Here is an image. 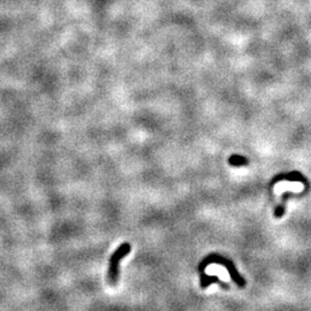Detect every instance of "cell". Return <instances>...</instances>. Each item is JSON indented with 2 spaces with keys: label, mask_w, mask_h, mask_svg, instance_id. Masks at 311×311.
Here are the masks:
<instances>
[{
  "label": "cell",
  "mask_w": 311,
  "mask_h": 311,
  "mask_svg": "<svg viewBox=\"0 0 311 311\" xmlns=\"http://www.w3.org/2000/svg\"><path fill=\"white\" fill-rule=\"evenodd\" d=\"M132 247L128 242H125L112 254L110 258V266H109V281L111 286H116L119 281V270H120V262L121 259L126 257L131 253Z\"/></svg>",
  "instance_id": "6da1fadb"
}]
</instances>
